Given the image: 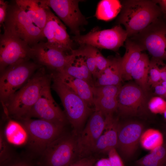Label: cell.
I'll return each mask as SVG.
<instances>
[{
  "instance_id": "5bb4252c",
  "label": "cell",
  "mask_w": 166,
  "mask_h": 166,
  "mask_svg": "<svg viewBox=\"0 0 166 166\" xmlns=\"http://www.w3.org/2000/svg\"><path fill=\"white\" fill-rule=\"evenodd\" d=\"M144 129L142 124L136 121H130L118 124L117 148L122 160L128 162L132 159L138 147Z\"/></svg>"
},
{
  "instance_id": "44dd1931",
  "label": "cell",
  "mask_w": 166,
  "mask_h": 166,
  "mask_svg": "<svg viewBox=\"0 0 166 166\" xmlns=\"http://www.w3.org/2000/svg\"><path fill=\"white\" fill-rule=\"evenodd\" d=\"M123 79L121 57L110 58L109 65L94 80V87L121 85Z\"/></svg>"
},
{
  "instance_id": "9c48e42d",
  "label": "cell",
  "mask_w": 166,
  "mask_h": 166,
  "mask_svg": "<svg viewBox=\"0 0 166 166\" xmlns=\"http://www.w3.org/2000/svg\"><path fill=\"white\" fill-rule=\"evenodd\" d=\"M50 77L47 76L39 97L25 118L36 117L64 126L68 120L53 97L50 90Z\"/></svg>"
},
{
  "instance_id": "f1b7e54d",
  "label": "cell",
  "mask_w": 166,
  "mask_h": 166,
  "mask_svg": "<svg viewBox=\"0 0 166 166\" xmlns=\"http://www.w3.org/2000/svg\"><path fill=\"white\" fill-rule=\"evenodd\" d=\"M27 153H15L10 158L0 164V166H37L36 162Z\"/></svg>"
},
{
  "instance_id": "4fadbf2b",
  "label": "cell",
  "mask_w": 166,
  "mask_h": 166,
  "mask_svg": "<svg viewBox=\"0 0 166 166\" xmlns=\"http://www.w3.org/2000/svg\"><path fill=\"white\" fill-rule=\"evenodd\" d=\"M145 92L138 85L128 83L121 86L117 97V109L123 116H135L145 110Z\"/></svg>"
},
{
  "instance_id": "5b68a950",
  "label": "cell",
  "mask_w": 166,
  "mask_h": 166,
  "mask_svg": "<svg viewBox=\"0 0 166 166\" xmlns=\"http://www.w3.org/2000/svg\"><path fill=\"white\" fill-rule=\"evenodd\" d=\"M52 88L59 97L68 120L75 129L82 125L89 116L95 109L87 103L64 83L55 73L51 75Z\"/></svg>"
},
{
  "instance_id": "d590c367",
  "label": "cell",
  "mask_w": 166,
  "mask_h": 166,
  "mask_svg": "<svg viewBox=\"0 0 166 166\" xmlns=\"http://www.w3.org/2000/svg\"><path fill=\"white\" fill-rule=\"evenodd\" d=\"M153 87L156 94L166 98V88L165 86L160 83L155 85Z\"/></svg>"
},
{
  "instance_id": "83f0119b",
  "label": "cell",
  "mask_w": 166,
  "mask_h": 166,
  "mask_svg": "<svg viewBox=\"0 0 166 166\" xmlns=\"http://www.w3.org/2000/svg\"><path fill=\"white\" fill-rule=\"evenodd\" d=\"M163 137L158 130L148 129L142 133L140 143L144 149L151 151L163 144Z\"/></svg>"
},
{
  "instance_id": "e575fe53",
  "label": "cell",
  "mask_w": 166,
  "mask_h": 166,
  "mask_svg": "<svg viewBox=\"0 0 166 166\" xmlns=\"http://www.w3.org/2000/svg\"><path fill=\"white\" fill-rule=\"evenodd\" d=\"M8 4L7 1L0 0V24L3 25L6 18Z\"/></svg>"
},
{
  "instance_id": "7c38bea8",
  "label": "cell",
  "mask_w": 166,
  "mask_h": 166,
  "mask_svg": "<svg viewBox=\"0 0 166 166\" xmlns=\"http://www.w3.org/2000/svg\"><path fill=\"white\" fill-rule=\"evenodd\" d=\"M75 36L80 35V27L87 23L79 7L78 0H43Z\"/></svg>"
},
{
  "instance_id": "8fae6325",
  "label": "cell",
  "mask_w": 166,
  "mask_h": 166,
  "mask_svg": "<svg viewBox=\"0 0 166 166\" xmlns=\"http://www.w3.org/2000/svg\"><path fill=\"white\" fill-rule=\"evenodd\" d=\"M0 37V69L32 58L31 47L25 42L5 29Z\"/></svg>"
},
{
  "instance_id": "7a4b0ae2",
  "label": "cell",
  "mask_w": 166,
  "mask_h": 166,
  "mask_svg": "<svg viewBox=\"0 0 166 166\" xmlns=\"http://www.w3.org/2000/svg\"><path fill=\"white\" fill-rule=\"evenodd\" d=\"M46 76L44 68H39L34 75L2 105L7 116L19 120L25 118L37 101Z\"/></svg>"
},
{
  "instance_id": "9a60e30c",
  "label": "cell",
  "mask_w": 166,
  "mask_h": 166,
  "mask_svg": "<svg viewBox=\"0 0 166 166\" xmlns=\"http://www.w3.org/2000/svg\"><path fill=\"white\" fill-rule=\"evenodd\" d=\"M46 13L47 21L42 30L43 35L47 40L46 43L62 51L71 52L73 50V41L67 33L65 25L48 6Z\"/></svg>"
},
{
  "instance_id": "603a6c76",
  "label": "cell",
  "mask_w": 166,
  "mask_h": 166,
  "mask_svg": "<svg viewBox=\"0 0 166 166\" xmlns=\"http://www.w3.org/2000/svg\"><path fill=\"white\" fill-rule=\"evenodd\" d=\"M55 73L64 83L84 100L89 107L94 106L92 87L88 82L64 72Z\"/></svg>"
},
{
  "instance_id": "d4e9b609",
  "label": "cell",
  "mask_w": 166,
  "mask_h": 166,
  "mask_svg": "<svg viewBox=\"0 0 166 166\" xmlns=\"http://www.w3.org/2000/svg\"><path fill=\"white\" fill-rule=\"evenodd\" d=\"M150 60L148 55L142 53L140 58L132 70L131 73L133 78L145 92L149 89L148 75Z\"/></svg>"
},
{
  "instance_id": "ab89813d",
  "label": "cell",
  "mask_w": 166,
  "mask_h": 166,
  "mask_svg": "<svg viewBox=\"0 0 166 166\" xmlns=\"http://www.w3.org/2000/svg\"><path fill=\"white\" fill-rule=\"evenodd\" d=\"M88 158H84L79 160L68 166H83Z\"/></svg>"
},
{
  "instance_id": "1f68e13d",
  "label": "cell",
  "mask_w": 166,
  "mask_h": 166,
  "mask_svg": "<svg viewBox=\"0 0 166 166\" xmlns=\"http://www.w3.org/2000/svg\"><path fill=\"white\" fill-rule=\"evenodd\" d=\"M15 153L8 141L4 130L1 128L0 131V164L5 162Z\"/></svg>"
},
{
  "instance_id": "ffe728a7",
  "label": "cell",
  "mask_w": 166,
  "mask_h": 166,
  "mask_svg": "<svg viewBox=\"0 0 166 166\" xmlns=\"http://www.w3.org/2000/svg\"><path fill=\"white\" fill-rule=\"evenodd\" d=\"M15 2L42 31L47 21L48 6L43 0H16Z\"/></svg>"
},
{
  "instance_id": "836d02e7",
  "label": "cell",
  "mask_w": 166,
  "mask_h": 166,
  "mask_svg": "<svg viewBox=\"0 0 166 166\" xmlns=\"http://www.w3.org/2000/svg\"><path fill=\"white\" fill-rule=\"evenodd\" d=\"M116 149L113 148L108 152L111 166H124L122 159Z\"/></svg>"
},
{
  "instance_id": "f546056e",
  "label": "cell",
  "mask_w": 166,
  "mask_h": 166,
  "mask_svg": "<svg viewBox=\"0 0 166 166\" xmlns=\"http://www.w3.org/2000/svg\"><path fill=\"white\" fill-rule=\"evenodd\" d=\"M78 49L85 58L87 66L94 79L96 75V48L88 45H81Z\"/></svg>"
},
{
  "instance_id": "8d00e7d4",
  "label": "cell",
  "mask_w": 166,
  "mask_h": 166,
  "mask_svg": "<svg viewBox=\"0 0 166 166\" xmlns=\"http://www.w3.org/2000/svg\"><path fill=\"white\" fill-rule=\"evenodd\" d=\"M155 2L159 6L162 14L166 18V0H156Z\"/></svg>"
},
{
  "instance_id": "d6a6232c",
  "label": "cell",
  "mask_w": 166,
  "mask_h": 166,
  "mask_svg": "<svg viewBox=\"0 0 166 166\" xmlns=\"http://www.w3.org/2000/svg\"><path fill=\"white\" fill-rule=\"evenodd\" d=\"M148 107L153 113H163L166 108V101L160 97H153L148 102Z\"/></svg>"
},
{
  "instance_id": "e0dca14e",
  "label": "cell",
  "mask_w": 166,
  "mask_h": 166,
  "mask_svg": "<svg viewBox=\"0 0 166 166\" xmlns=\"http://www.w3.org/2000/svg\"><path fill=\"white\" fill-rule=\"evenodd\" d=\"M31 48L32 58L35 59L38 64L56 72L63 71L73 56L72 52L67 53L50 47L43 41Z\"/></svg>"
},
{
  "instance_id": "4316f807",
  "label": "cell",
  "mask_w": 166,
  "mask_h": 166,
  "mask_svg": "<svg viewBox=\"0 0 166 166\" xmlns=\"http://www.w3.org/2000/svg\"><path fill=\"white\" fill-rule=\"evenodd\" d=\"M135 166H166V145H162L135 163Z\"/></svg>"
},
{
  "instance_id": "484cf974",
  "label": "cell",
  "mask_w": 166,
  "mask_h": 166,
  "mask_svg": "<svg viewBox=\"0 0 166 166\" xmlns=\"http://www.w3.org/2000/svg\"><path fill=\"white\" fill-rule=\"evenodd\" d=\"M121 7L118 0H101L98 4L95 16L98 19L109 21L116 16Z\"/></svg>"
},
{
  "instance_id": "277c9868",
  "label": "cell",
  "mask_w": 166,
  "mask_h": 166,
  "mask_svg": "<svg viewBox=\"0 0 166 166\" xmlns=\"http://www.w3.org/2000/svg\"><path fill=\"white\" fill-rule=\"evenodd\" d=\"M77 138L65 134L49 144L36 161L37 166H68L79 158Z\"/></svg>"
},
{
  "instance_id": "8992f818",
  "label": "cell",
  "mask_w": 166,
  "mask_h": 166,
  "mask_svg": "<svg viewBox=\"0 0 166 166\" xmlns=\"http://www.w3.org/2000/svg\"><path fill=\"white\" fill-rule=\"evenodd\" d=\"M5 29L26 42L31 47L45 38L42 31L16 3L8 5Z\"/></svg>"
},
{
  "instance_id": "3957f363",
  "label": "cell",
  "mask_w": 166,
  "mask_h": 166,
  "mask_svg": "<svg viewBox=\"0 0 166 166\" xmlns=\"http://www.w3.org/2000/svg\"><path fill=\"white\" fill-rule=\"evenodd\" d=\"M19 120L28 135L27 153L34 159L39 158L48 145L64 132V126L43 119L25 118Z\"/></svg>"
},
{
  "instance_id": "4dcf8cb0",
  "label": "cell",
  "mask_w": 166,
  "mask_h": 166,
  "mask_svg": "<svg viewBox=\"0 0 166 166\" xmlns=\"http://www.w3.org/2000/svg\"><path fill=\"white\" fill-rule=\"evenodd\" d=\"M162 61L152 58L150 60L148 75L149 85L153 87L161 82L160 68Z\"/></svg>"
},
{
  "instance_id": "ba28073f",
  "label": "cell",
  "mask_w": 166,
  "mask_h": 166,
  "mask_svg": "<svg viewBox=\"0 0 166 166\" xmlns=\"http://www.w3.org/2000/svg\"><path fill=\"white\" fill-rule=\"evenodd\" d=\"M128 38L126 30L121 25L101 30L95 28L84 35L73 36V41L81 45H88L97 49L118 51Z\"/></svg>"
},
{
  "instance_id": "74e56055",
  "label": "cell",
  "mask_w": 166,
  "mask_h": 166,
  "mask_svg": "<svg viewBox=\"0 0 166 166\" xmlns=\"http://www.w3.org/2000/svg\"><path fill=\"white\" fill-rule=\"evenodd\" d=\"M94 166H111V165L109 158H103L99 160Z\"/></svg>"
},
{
  "instance_id": "ac0fdd59",
  "label": "cell",
  "mask_w": 166,
  "mask_h": 166,
  "mask_svg": "<svg viewBox=\"0 0 166 166\" xmlns=\"http://www.w3.org/2000/svg\"><path fill=\"white\" fill-rule=\"evenodd\" d=\"M121 86L92 87L94 109L101 111L105 117H113V113L117 110V97Z\"/></svg>"
},
{
  "instance_id": "60d3db41",
  "label": "cell",
  "mask_w": 166,
  "mask_h": 166,
  "mask_svg": "<svg viewBox=\"0 0 166 166\" xmlns=\"http://www.w3.org/2000/svg\"><path fill=\"white\" fill-rule=\"evenodd\" d=\"M95 160L92 158H88L83 166H94Z\"/></svg>"
},
{
  "instance_id": "7bdbcfd3",
  "label": "cell",
  "mask_w": 166,
  "mask_h": 166,
  "mask_svg": "<svg viewBox=\"0 0 166 166\" xmlns=\"http://www.w3.org/2000/svg\"><path fill=\"white\" fill-rule=\"evenodd\" d=\"M163 114H164V117L166 119V108Z\"/></svg>"
},
{
  "instance_id": "30bf717a",
  "label": "cell",
  "mask_w": 166,
  "mask_h": 166,
  "mask_svg": "<svg viewBox=\"0 0 166 166\" xmlns=\"http://www.w3.org/2000/svg\"><path fill=\"white\" fill-rule=\"evenodd\" d=\"M129 38L140 44L152 58L166 61V23L160 18Z\"/></svg>"
},
{
  "instance_id": "d6986e66",
  "label": "cell",
  "mask_w": 166,
  "mask_h": 166,
  "mask_svg": "<svg viewBox=\"0 0 166 166\" xmlns=\"http://www.w3.org/2000/svg\"><path fill=\"white\" fill-rule=\"evenodd\" d=\"M72 53V57L62 72L74 77L83 80L92 87H94L93 76L87 66L85 57L78 49L73 50Z\"/></svg>"
},
{
  "instance_id": "52a82bcc",
  "label": "cell",
  "mask_w": 166,
  "mask_h": 166,
  "mask_svg": "<svg viewBox=\"0 0 166 166\" xmlns=\"http://www.w3.org/2000/svg\"><path fill=\"white\" fill-rule=\"evenodd\" d=\"M41 66L27 61L7 68L2 72L0 78V97L2 105L22 87Z\"/></svg>"
},
{
  "instance_id": "2e32d148",
  "label": "cell",
  "mask_w": 166,
  "mask_h": 166,
  "mask_svg": "<svg viewBox=\"0 0 166 166\" xmlns=\"http://www.w3.org/2000/svg\"><path fill=\"white\" fill-rule=\"evenodd\" d=\"M108 122L101 111L95 109L87 125L77 138L80 159L93 152L96 143L105 130Z\"/></svg>"
},
{
  "instance_id": "cb8c5ba5",
  "label": "cell",
  "mask_w": 166,
  "mask_h": 166,
  "mask_svg": "<svg viewBox=\"0 0 166 166\" xmlns=\"http://www.w3.org/2000/svg\"><path fill=\"white\" fill-rule=\"evenodd\" d=\"M118 124L117 121L114 120L113 117L109 119L105 128L106 130L98 139L93 151L108 152L113 148H117Z\"/></svg>"
},
{
  "instance_id": "6da1fadb",
  "label": "cell",
  "mask_w": 166,
  "mask_h": 166,
  "mask_svg": "<svg viewBox=\"0 0 166 166\" xmlns=\"http://www.w3.org/2000/svg\"><path fill=\"white\" fill-rule=\"evenodd\" d=\"M121 7L117 24L122 25L130 38L160 18L162 14L154 0H126L121 2Z\"/></svg>"
},
{
  "instance_id": "f35d334b",
  "label": "cell",
  "mask_w": 166,
  "mask_h": 166,
  "mask_svg": "<svg viewBox=\"0 0 166 166\" xmlns=\"http://www.w3.org/2000/svg\"><path fill=\"white\" fill-rule=\"evenodd\" d=\"M160 74L161 81H166V65L163 62L160 67Z\"/></svg>"
},
{
  "instance_id": "b9f144b4",
  "label": "cell",
  "mask_w": 166,
  "mask_h": 166,
  "mask_svg": "<svg viewBox=\"0 0 166 166\" xmlns=\"http://www.w3.org/2000/svg\"><path fill=\"white\" fill-rule=\"evenodd\" d=\"M160 84L166 88V81H161Z\"/></svg>"
},
{
  "instance_id": "7402d4cb",
  "label": "cell",
  "mask_w": 166,
  "mask_h": 166,
  "mask_svg": "<svg viewBox=\"0 0 166 166\" xmlns=\"http://www.w3.org/2000/svg\"><path fill=\"white\" fill-rule=\"evenodd\" d=\"M125 51L121 57V67L123 79L129 80L132 79L131 72L140 59L145 50L139 43L130 38L125 42Z\"/></svg>"
}]
</instances>
